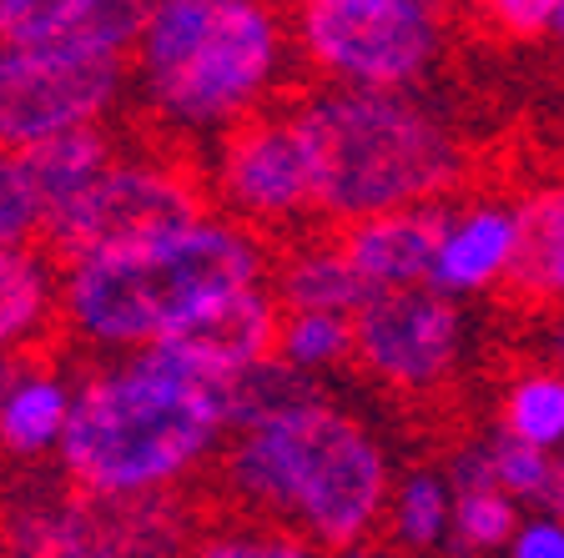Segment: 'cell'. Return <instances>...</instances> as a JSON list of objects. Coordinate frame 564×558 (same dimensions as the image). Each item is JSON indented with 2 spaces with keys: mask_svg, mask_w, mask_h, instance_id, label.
<instances>
[{
  "mask_svg": "<svg viewBox=\"0 0 564 558\" xmlns=\"http://www.w3.org/2000/svg\"><path fill=\"white\" fill-rule=\"evenodd\" d=\"M217 483L247 518L297 513L307 538L352 554L383 518L388 458L343 407L307 403L247 428L217 463Z\"/></svg>",
  "mask_w": 564,
  "mask_h": 558,
  "instance_id": "obj_1",
  "label": "cell"
},
{
  "mask_svg": "<svg viewBox=\"0 0 564 558\" xmlns=\"http://www.w3.org/2000/svg\"><path fill=\"white\" fill-rule=\"evenodd\" d=\"M313 172V211L333 227L438 207L464 182V152L399 91H313L288 111Z\"/></svg>",
  "mask_w": 564,
  "mask_h": 558,
  "instance_id": "obj_2",
  "label": "cell"
},
{
  "mask_svg": "<svg viewBox=\"0 0 564 558\" xmlns=\"http://www.w3.org/2000/svg\"><path fill=\"white\" fill-rule=\"evenodd\" d=\"M262 247L232 221L96 256L61 277V322L101 348H152L227 292L258 287Z\"/></svg>",
  "mask_w": 564,
  "mask_h": 558,
  "instance_id": "obj_3",
  "label": "cell"
},
{
  "mask_svg": "<svg viewBox=\"0 0 564 558\" xmlns=\"http://www.w3.org/2000/svg\"><path fill=\"white\" fill-rule=\"evenodd\" d=\"M227 428V397L162 372H96L70 403L61 478L91 493H156L182 478Z\"/></svg>",
  "mask_w": 564,
  "mask_h": 558,
  "instance_id": "obj_4",
  "label": "cell"
},
{
  "mask_svg": "<svg viewBox=\"0 0 564 558\" xmlns=\"http://www.w3.org/2000/svg\"><path fill=\"white\" fill-rule=\"evenodd\" d=\"M278 11L247 0H166L137 41L141 81L162 117L187 127H232L278 70Z\"/></svg>",
  "mask_w": 564,
  "mask_h": 558,
  "instance_id": "obj_5",
  "label": "cell"
},
{
  "mask_svg": "<svg viewBox=\"0 0 564 558\" xmlns=\"http://www.w3.org/2000/svg\"><path fill=\"white\" fill-rule=\"evenodd\" d=\"M192 499L156 493H91L76 483L35 489L0 508L6 558H187L197 534Z\"/></svg>",
  "mask_w": 564,
  "mask_h": 558,
  "instance_id": "obj_6",
  "label": "cell"
},
{
  "mask_svg": "<svg viewBox=\"0 0 564 558\" xmlns=\"http://www.w3.org/2000/svg\"><path fill=\"white\" fill-rule=\"evenodd\" d=\"M212 211V192L192 162H111L82 197L46 217L41 252L70 272L96 256L192 232Z\"/></svg>",
  "mask_w": 564,
  "mask_h": 558,
  "instance_id": "obj_7",
  "label": "cell"
},
{
  "mask_svg": "<svg viewBox=\"0 0 564 558\" xmlns=\"http://www.w3.org/2000/svg\"><path fill=\"white\" fill-rule=\"evenodd\" d=\"M293 21L303 56L343 91H399L434 66L448 11L419 0H313Z\"/></svg>",
  "mask_w": 564,
  "mask_h": 558,
  "instance_id": "obj_8",
  "label": "cell"
},
{
  "mask_svg": "<svg viewBox=\"0 0 564 558\" xmlns=\"http://www.w3.org/2000/svg\"><path fill=\"white\" fill-rule=\"evenodd\" d=\"M127 61H76L0 46V152H31L41 141L86 131L121 91Z\"/></svg>",
  "mask_w": 564,
  "mask_h": 558,
  "instance_id": "obj_9",
  "label": "cell"
},
{
  "mask_svg": "<svg viewBox=\"0 0 564 558\" xmlns=\"http://www.w3.org/2000/svg\"><path fill=\"white\" fill-rule=\"evenodd\" d=\"M352 358L393 393H434L458 358V307L438 287L373 292L352 313Z\"/></svg>",
  "mask_w": 564,
  "mask_h": 558,
  "instance_id": "obj_10",
  "label": "cell"
},
{
  "mask_svg": "<svg viewBox=\"0 0 564 558\" xmlns=\"http://www.w3.org/2000/svg\"><path fill=\"white\" fill-rule=\"evenodd\" d=\"M217 197L247 217V232L313 211V172L288 111H247L217 152Z\"/></svg>",
  "mask_w": 564,
  "mask_h": 558,
  "instance_id": "obj_11",
  "label": "cell"
},
{
  "mask_svg": "<svg viewBox=\"0 0 564 558\" xmlns=\"http://www.w3.org/2000/svg\"><path fill=\"white\" fill-rule=\"evenodd\" d=\"M152 6L137 0H0V46L76 61H127Z\"/></svg>",
  "mask_w": 564,
  "mask_h": 558,
  "instance_id": "obj_12",
  "label": "cell"
},
{
  "mask_svg": "<svg viewBox=\"0 0 564 558\" xmlns=\"http://www.w3.org/2000/svg\"><path fill=\"white\" fill-rule=\"evenodd\" d=\"M454 221L458 217L448 207L388 211V217H368V221L338 227V247L373 292L434 287L438 256H444V242H448V232H454Z\"/></svg>",
  "mask_w": 564,
  "mask_h": 558,
  "instance_id": "obj_13",
  "label": "cell"
},
{
  "mask_svg": "<svg viewBox=\"0 0 564 558\" xmlns=\"http://www.w3.org/2000/svg\"><path fill=\"white\" fill-rule=\"evenodd\" d=\"M560 256H564V186H540L529 192L514 211V256L509 272L499 277V303L505 307H550L554 277H560Z\"/></svg>",
  "mask_w": 564,
  "mask_h": 558,
  "instance_id": "obj_14",
  "label": "cell"
},
{
  "mask_svg": "<svg viewBox=\"0 0 564 558\" xmlns=\"http://www.w3.org/2000/svg\"><path fill=\"white\" fill-rule=\"evenodd\" d=\"M373 297L358 267L338 247V227H328V237L303 252H293L272 272V303L282 313H333V317H352L358 307Z\"/></svg>",
  "mask_w": 564,
  "mask_h": 558,
  "instance_id": "obj_15",
  "label": "cell"
},
{
  "mask_svg": "<svg viewBox=\"0 0 564 558\" xmlns=\"http://www.w3.org/2000/svg\"><path fill=\"white\" fill-rule=\"evenodd\" d=\"M514 256V211L505 207H469L454 221V232L438 256L434 287L438 292H479L499 287Z\"/></svg>",
  "mask_w": 564,
  "mask_h": 558,
  "instance_id": "obj_16",
  "label": "cell"
},
{
  "mask_svg": "<svg viewBox=\"0 0 564 558\" xmlns=\"http://www.w3.org/2000/svg\"><path fill=\"white\" fill-rule=\"evenodd\" d=\"M51 272L56 267L41 247L0 252V352H35V338L51 327L61 297Z\"/></svg>",
  "mask_w": 564,
  "mask_h": 558,
  "instance_id": "obj_17",
  "label": "cell"
},
{
  "mask_svg": "<svg viewBox=\"0 0 564 558\" xmlns=\"http://www.w3.org/2000/svg\"><path fill=\"white\" fill-rule=\"evenodd\" d=\"M70 403H76V397L35 362L21 383L11 387L6 407H0V453L41 458L46 448H61L66 423H70Z\"/></svg>",
  "mask_w": 564,
  "mask_h": 558,
  "instance_id": "obj_18",
  "label": "cell"
},
{
  "mask_svg": "<svg viewBox=\"0 0 564 558\" xmlns=\"http://www.w3.org/2000/svg\"><path fill=\"white\" fill-rule=\"evenodd\" d=\"M25 162H31L35 186H41V197H46V217H51V211H61L70 197H82L86 186L117 162V152H111V136H106L101 127H86V131H70V136L31 146Z\"/></svg>",
  "mask_w": 564,
  "mask_h": 558,
  "instance_id": "obj_19",
  "label": "cell"
},
{
  "mask_svg": "<svg viewBox=\"0 0 564 558\" xmlns=\"http://www.w3.org/2000/svg\"><path fill=\"white\" fill-rule=\"evenodd\" d=\"M187 558H317L313 544L272 518H237V524L197 528Z\"/></svg>",
  "mask_w": 564,
  "mask_h": 558,
  "instance_id": "obj_20",
  "label": "cell"
},
{
  "mask_svg": "<svg viewBox=\"0 0 564 558\" xmlns=\"http://www.w3.org/2000/svg\"><path fill=\"white\" fill-rule=\"evenodd\" d=\"M505 433L529 448H550L564 438V378L560 372H534L509 387L505 397Z\"/></svg>",
  "mask_w": 564,
  "mask_h": 558,
  "instance_id": "obj_21",
  "label": "cell"
},
{
  "mask_svg": "<svg viewBox=\"0 0 564 558\" xmlns=\"http://www.w3.org/2000/svg\"><path fill=\"white\" fill-rule=\"evenodd\" d=\"M46 232V197L25 152H0V252L31 247Z\"/></svg>",
  "mask_w": 564,
  "mask_h": 558,
  "instance_id": "obj_22",
  "label": "cell"
},
{
  "mask_svg": "<svg viewBox=\"0 0 564 558\" xmlns=\"http://www.w3.org/2000/svg\"><path fill=\"white\" fill-rule=\"evenodd\" d=\"M352 352V317L333 313H282V338L278 362L288 368H323V362H343Z\"/></svg>",
  "mask_w": 564,
  "mask_h": 558,
  "instance_id": "obj_23",
  "label": "cell"
},
{
  "mask_svg": "<svg viewBox=\"0 0 564 558\" xmlns=\"http://www.w3.org/2000/svg\"><path fill=\"white\" fill-rule=\"evenodd\" d=\"M454 518L438 473H409V483L399 489V534L409 548H429L438 544L444 524Z\"/></svg>",
  "mask_w": 564,
  "mask_h": 558,
  "instance_id": "obj_24",
  "label": "cell"
},
{
  "mask_svg": "<svg viewBox=\"0 0 564 558\" xmlns=\"http://www.w3.org/2000/svg\"><path fill=\"white\" fill-rule=\"evenodd\" d=\"M454 538L458 548H494V544H509L514 538V503L509 493L489 489V493H458L454 499Z\"/></svg>",
  "mask_w": 564,
  "mask_h": 558,
  "instance_id": "obj_25",
  "label": "cell"
},
{
  "mask_svg": "<svg viewBox=\"0 0 564 558\" xmlns=\"http://www.w3.org/2000/svg\"><path fill=\"white\" fill-rule=\"evenodd\" d=\"M489 463H494V478H499V493H519V499H544L550 493L554 463L544 458V448H529V442L499 433L489 442Z\"/></svg>",
  "mask_w": 564,
  "mask_h": 558,
  "instance_id": "obj_26",
  "label": "cell"
},
{
  "mask_svg": "<svg viewBox=\"0 0 564 558\" xmlns=\"http://www.w3.org/2000/svg\"><path fill=\"white\" fill-rule=\"evenodd\" d=\"M479 21H494L505 35H544L554 21V0H494L479 6Z\"/></svg>",
  "mask_w": 564,
  "mask_h": 558,
  "instance_id": "obj_27",
  "label": "cell"
},
{
  "mask_svg": "<svg viewBox=\"0 0 564 558\" xmlns=\"http://www.w3.org/2000/svg\"><path fill=\"white\" fill-rule=\"evenodd\" d=\"M514 558H564V524H529V528H519Z\"/></svg>",
  "mask_w": 564,
  "mask_h": 558,
  "instance_id": "obj_28",
  "label": "cell"
},
{
  "mask_svg": "<svg viewBox=\"0 0 564 558\" xmlns=\"http://www.w3.org/2000/svg\"><path fill=\"white\" fill-rule=\"evenodd\" d=\"M544 503H550V513H560V518H564V458L554 463V478H550V493H544Z\"/></svg>",
  "mask_w": 564,
  "mask_h": 558,
  "instance_id": "obj_29",
  "label": "cell"
},
{
  "mask_svg": "<svg viewBox=\"0 0 564 558\" xmlns=\"http://www.w3.org/2000/svg\"><path fill=\"white\" fill-rule=\"evenodd\" d=\"M550 35H564V0H554V21H550Z\"/></svg>",
  "mask_w": 564,
  "mask_h": 558,
  "instance_id": "obj_30",
  "label": "cell"
},
{
  "mask_svg": "<svg viewBox=\"0 0 564 558\" xmlns=\"http://www.w3.org/2000/svg\"><path fill=\"white\" fill-rule=\"evenodd\" d=\"M554 297H564V256H560V277H554Z\"/></svg>",
  "mask_w": 564,
  "mask_h": 558,
  "instance_id": "obj_31",
  "label": "cell"
}]
</instances>
